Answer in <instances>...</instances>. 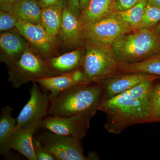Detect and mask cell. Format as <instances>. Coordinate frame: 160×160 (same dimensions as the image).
Wrapping results in <instances>:
<instances>
[{
	"label": "cell",
	"instance_id": "1",
	"mask_svg": "<svg viewBox=\"0 0 160 160\" xmlns=\"http://www.w3.org/2000/svg\"><path fill=\"white\" fill-rule=\"evenodd\" d=\"M153 81L148 80L113 97L102 100L98 110L107 115V131L119 134L132 125L154 122L150 98Z\"/></svg>",
	"mask_w": 160,
	"mask_h": 160
},
{
	"label": "cell",
	"instance_id": "2",
	"mask_svg": "<svg viewBox=\"0 0 160 160\" xmlns=\"http://www.w3.org/2000/svg\"><path fill=\"white\" fill-rule=\"evenodd\" d=\"M81 84L58 95L50 101L48 114L51 116H80L90 120L98 110L102 98L101 86Z\"/></svg>",
	"mask_w": 160,
	"mask_h": 160
},
{
	"label": "cell",
	"instance_id": "3",
	"mask_svg": "<svg viewBox=\"0 0 160 160\" xmlns=\"http://www.w3.org/2000/svg\"><path fill=\"white\" fill-rule=\"evenodd\" d=\"M111 49L119 64L137 62L160 51V39L154 30L137 29L118 40Z\"/></svg>",
	"mask_w": 160,
	"mask_h": 160
},
{
	"label": "cell",
	"instance_id": "4",
	"mask_svg": "<svg viewBox=\"0 0 160 160\" xmlns=\"http://www.w3.org/2000/svg\"><path fill=\"white\" fill-rule=\"evenodd\" d=\"M132 30L115 11L101 19L82 25L83 38L89 44L110 48Z\"/></svg>",
	"mask_w": 160,
	"mask_h": 160
},
{
	"label": "cell",
	"instance_id": "5",
	"mask_svg": "<svg viewBox=\"0 0 160 160\" xmlns=\"http://www.w3.org/2000/svg\"><path fill=\"white\" fill-rule=\"evenodd\" d=\"M9 68V80L15 88L41 78L53 76L47 62L28 48Z\"/></svg>",
	"mask_w": 160,
	"mask_h": 160
},
{
	"label": "cell",
	"instance_id": "6",
	"mask_svg": "<svg viewBox=\"0 0 160 160\" xmlns=\"http://www.w3.org/2000/svg\"><path fill=\"white\" fill-rule=\"evenodd\" d=\"M88 47L82 63L85 75L84 84L109 76L120 65L111 48L91 44Z\"/></svg>",
	"mask_w": 160,
	"mask_h": 160
},
{
	"label": "cell",
	"instance_id": "7",
	"mask_svg": "<svg viewBox=\"0 0 160 160\" xmlns=\"http://www.w3.org/2000/svg\"><path fill=\"white\" fill-rule=\"evenodd\" d=\"M57 160H87L79 140L45 130L35 137Z\"/></svg>",
	"mask_w": 160,
	"mask_h": 160
},
{
	"label": "cell",
	"instance_id": "8",
	"mask_svg": "<svg viewBox=\"0 0 160 160\" xmlns=\"http://www.w3.org/2000/svg\"><path fill=\"white\" fill-rule=\"evenodd\" d=\"M32 82L30 98L17 118L16 128L31 123H41L48 114L50 101L48 94L41 90L36 82Z\"/></svg>",
	"mask_w": 160,
	"mask_h": 160
},
{
	"label": "cell",
	"instance_id": "9",
	"mask_svg": "<svg viewBox=\"0 0 160 160\" xmlns=\"http://www.w3.org/2000/svg\"><path fill=\"white\" fill-rule=\"evenodd\" d=\"M90 120L80 116H49L42 121L40 128L57 134L72 137L81 140L86 136Z\"/></svg>",
	"mask_w": 160,
	"mask_h": 160
},
{
	"label": "cell",
	"instance_id": "10",
	"mask_svg": "<svg viewBox=\"0 0 160 160\" xmlns=\"http://www.w3.org/2000/svg\"><path fill=\"white\" fill-rule=\"evenodd\" d=\"M15 28L40 53L48 55L51 53L55 39L49 34L42 24L18 20Z\"/></svg>",
	"mask_w": 160,
	"mask_h": 160
},
{
	"label": "cell",
	"instance_id": "11",
	"mask_svg": "<svg viewBox=\"0 0 160 160\" xmlns=\"http://www.w3.org/2000/svg\"><path fill=\"white\" fill-rule=\"evenodd\" d=\"M84 81V72L78 69L59 75L41 78L34 82L49 92L48 96L51 101L63 91L73 86L83 84Z\"/></svg>",
	"mask_w": 160,
	"mask_h": 160
},
{
	"label": "cell",
	"instance_id": "12",
	"mask_svg": "<svg viewBox=\"0 0 160 160\" xmlns=\"http://www.w3.org/2000/svg\"><path fill=\"white\" fill-rule=\"evenodd\" d=\"M157 76L142 73H127L106 80L101 86L102 99L110 98L127 91L139 84L158 78Z\"/></svg>",
	"mask_w": 160,
	"mask_h": 160
},
{
	"label": "cell",
	"instance_id": "13",
	"mask_svg": "<svg viewBox=\"0 0 160 160\" xmlns=\"http://www.w3.org/2000/svg\"><path fill=\"white\" fill-rule=\"evenodd\" d=\"M40 123H33L15 128L8 143V147L25 156L29 160H37L32 141L34 133L40 128Z\"/></svg>",
	"mask_w": 160,
	"mask_h": 160
},
{
	"label": "cell",
	"instance_id": "14",
	"mask_svg": "<svg viewBox=\"0 0 160 160\" xmlns=\"http://www.w3.org/2000/svg\"><path fill=\"white\" fill-rule=\"evenodd\" d=\"M78 17L70 9L63 8L59 34L63 42L67 46H78L83 38L82 24Z\"/></svg>",
	"mask_w": 160,
	"mask_h": 160
},
{
	"label": "cell",
	"instance_id": "15",
	"mask_svg": "<svg viewBox=\"0 0 160 160\" xmlns=\"http://www.w3.org/2000/svg\"><path fill=\"white\" fill-rule=\"evenodd\" d=\"M82 52L79 49L64 53L59 56L52 58L47 63L48 67L52 76L54 73L59 75L64 74L78 69L82 64Z\"/></svg>",
	"mask_w": 160,
	"mask_h": 160
},
{
	"label": "cell",
	"instance_id": "16",
	"mask_svg": "<svg viewBox=\"0 0 160 160\" xmlns=\"http://www.w3.org/2000/svg\"><path fill=\"white\" fill-rule=\"evenodd\" d=\"M0 46L7 57L5 62L9 67L18 59L27 48L22 39L13 32H4L1 34Z\"/></svg>",
	"mask_w": 160,
	"mask_h": 160
},
{
	"label": "cell",
	"instance_id": "17",
	"mask_svg": "<svg viewBox=\"0 0 160 160\" xmlns=\"http://www.w3.org/2000/svg\"><path fill=\"white\" fill-rule=\"evenodd\" d=\"M114 0H89L81 14L83 25L101 19L114 12Z\"/></svg>",
	"mask_w": 160,
	"mask_h": 160
},
{
	"label": "cell",
	"instance_id": "18",
	"mask_svg": "<svg viewBox=\"0 0 160 160\" xmlns=\"http://www.w3.org/2000/svg\"><path fill=\"white\" fill-rule=\"evenodd\" d=\"M12 112L11 107L6 106L2 109L0 115V153L6 157L9 156L8 143L16 126V119L12 116Z\"/></svg>",
	"mask_w": 160,
	"mask_h": 160
},
{
	"label": "cell",
	"instance_id": "19",
	"mask_svg": "<svg viewBox=\"0 0 160 160\" xmlns=\"http://www.w3.org/2000/svg\"><path fill=\"white\" fill-rule=\"evenodd\" d=\"M42 8L35 0H17L10 12L18 20L42 24Z\"/></svg>",
	"mask_w": 160,
	"mask_h": 160
},
{
	"label": "cell",
	"instance_id": "20",
	"mask_svg": "<svg viewBox=\"0 0 160 160\" xmlns=\"http://www.w3.org/2000/svg\"><path fill=\"white\" fill-rule=\"evenodd\" d=\"M63 9L62 4L42 9V25L55 39L59 33L62 19Z\"/></svg>",
	"mask_w": 160,
	"mask_h": 160
},
{
	"label": "cell",
	"instance_id": "21",
	"mask_svg": "<svg viewBox=\"0 0 160 160\" xmlns=\"http://www.w3.org/2000/svg\"><path fill=\"white\" fill-rule=\"evenodd\" d=\"M118 69L125 73H142L160 76V55L132 63H122Z\"/></svg>",
	"mask_w": 160,
	"mask_h": 160
},
{
	"label": "cell",
	"instance_id": "22",
	"mask_svg": "<svg viewBox=\"0 0 160 160\" xmlns=\"http://www.w3.org/2000/svg\"><path fill=\"white\" fill-rule=\"evenodd\" d=\"M147 3V0H141L139 2L130 9L115 12L132 30H137L139 29Z\"/></svg>",
	"mask_w": 160,
	"mask_h": 160
},
{
	"label": "cell",
	"instance_id": "23",
	"mask_svg": "<svg viewBox=\"0 0 160 160\" xmlns=\"http://www.w3.org/2000/svg\"><path fill=\"white\" fill-rule=\"evenodd\" d=\"M160 22V8L147 1L139 29H151Z\"/></svg>",
	"mask_w": 160,
	"mask_h": 160
},
{
	"label": "cell",
	"instance_id": "24",
	"mask_svg": "<svg viewBox=\"0 0 160 160\" xmlns=\"http://www.w3.org/2000/svg\"><path fill=\"white\" fill-rule=\"evenodd\" d=\"M153 121H160V84L152 86L150 94Z\"/></svg>",
	"mask_w": 160,
	"mask_h": 160
},
{
	"label": "cell",
	"instance_id": "25",
	"mask_svg": "<svg viewBox=\"0 0 160 160\" xmlns=\"http://www.w3.org/2000/svg\"><path fill=\"white\" fill-rule=\"evenodd\" d=\"M18 21L11 12L1 10L0 30L1 31H5L16 28Z\"/></svg>",
	"mask_w": 160,
	"mask_h": 160
},
{
	"label": "cell",
	"instance_id": "26",
	"mask_svg": "<svg viewBox=\"0 0 160 160\" xmlns=\"http://www.w3.org/2000/svg\"><path fill=\"white\" fill-rule=\"evenodd\" d=\"M32 144L37 160H56L55 158L43 147L35 137L33 138Z\"/></svg>",
	"mask_w": 160,
	"mask_h": 160
},
{
	"label": "cell",
	"instance_id": "27",
	"mask_svg": "<svg viewBox=\"0 0 160 160\" xmlns=\"http://www.w3.org/2000/svg\"><path fill=\"white\" fill-rule=\"evenodd\" d=\"M141 0H114V11H121L130 9L139 2Z\"/></svg>",
	"mask_w": 160,
	"mask_h": 160
},
{
	"label": "cell",
	"instance_id": "28",
	"mask_svg": "<svg viewBox=\"0 0 160 160\" xmlns=\"http://www.w3.org/2000/svg\"><path fill=\"white\" fill-rule=\"evenodd\" d=\"M70 9L76 15L79 16L80 14V7L79 0H68Z\"/></svg>",
	"mask_w": 160,
	"mask_h": 160
},
{
	"label": "cell",
	"instance_id": "29",
	"mask_svg": "<svg viewBox=\"0 0 160 160\" xmlns=\"http://www.w3.org/2000/svg\"><path fill=\"white\" fill-rule=\"evenodd\" d=\"M17 0H0L1 10L10 12L12 7Z\"/></svg>",
	"mask_w": 160,
	"mask_h": 160
},
{
	"label": "cell",
	"instance_id": "30",
	"mask_svg": "<svg viewBox=\"0 0 160 160\" xmlns=\"http://www.w3.org/2000/svg\"><path fill=\"white\" fill-rule=\"evenodd\" d=\"M38 4L42 9L49 6H56L62 3L61 2V0H39Z\"/></svg>",
	"mask_w": 160,
	"mask_h": 160
},
{
	"label": "cell",
	"instance_id": "31",
	"mask_svg": "<svg viewBox=\"0 0 160 160\" xmlns=\"http://www.w3.org/2000/svg\"><path fill=\"white\" fill-rule=\"evenodd\" d=\"M89 0H79L80 7H81V10H83V9L86 8L87 4L89 2Z\"/></svg>",
	"mask_w": 160,
	"mask_h": 160
},
{
	"label": "cell",
	"instance_id": "32",
	"mask_svg": "<svg viewBox=\"0 0 160 160\" xmlns=\"http://www.w3.org/2000/svg\"><path fill=\"white\" fill-rule=\"evenodd\" d=\"M148 2L160 8V0H147Z\"/></svg>",
	"mask_w": 160,
	"mask_h": 160
},
{
	"label": "cell",
	"instance_id": "33",
	"mask_svg": "<svg viewBox=\"0 0 160 160\" xmlns=\"http://www.w3.org/2000/svg\"><path fill=\"white\" fill-rule=\"evenodd\" d=\"M155 32L157 34L158 37L160 39V22L156 26L154 30Z\"/></svg>",
	"mask_w": 160,
	"mask_h": 160
}]
</instances>
